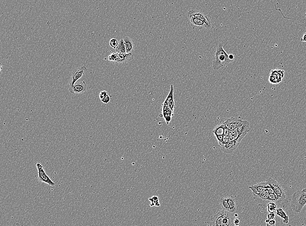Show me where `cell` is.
I'll return each mask as SVG.
<instances>
[{
	"label": "cell",
	"instance_id": "38",
	"mask_svg": "<svg viewBox=\"0 0 306 226\" xmlns=\"http://www.w3.org/2000/svg\"><path fill=\"white\" fill-rule=\"evenodd\" d=\"M229 58L230 59L234 61V55H233V54H229Z\"/></svg>",
	"mask_w": 306,
	"mask_h": 226
},
{
	"label": "cell",
	"instance_id": "25",
	"mask_svg": "<svg viewBox=\"0 0 306 226\" xmlns=\"http://www.w3.org/2000/svg\"><path fill=\"white\" fill-rule=\"evenodd\" d=\"M117 53V56L116 61L117 62L122 63L126 60H130L129 58H128V57L131 55V53Z\"/></svg>",
	"mask_w": 306,
	"mask_h": 226
},
{
	"label": "cell",
	"instance_id": "36",
	"mask_svg": "<svg viewBox=\"0 0 306 226\" xmlns=\"http://www.w3.org/2000/svg\"><path fill=\"white\" fill-rule=\"evenodd\" d=\"M230 131H231V130H229L227 128H226V127H225V130H224V134H223V135H227V136H228V135H229L230 134Z\"/></svg>",
	"mask_w": 306,
	"mask_h": 226
},
{
	"label": "cell",
	"instance_id": "13",
	"mask_svg": "<svg viewBox=\"0 0 306 226\" xmlns=\"http://www.w3.org/2000/svg\"><path fill=\"white\" fill-rule=\"evenodd\" d=\"M163 116L167 124H169L172 119V116H173V111H172L168 106V103L165 101L164 103H163L162 107Z\"/></svg>",
	"mask_w": 306,
	"mask_h": 226
},
{
	"label": "cell",
	"instance_id": "23",
	"mask_svg": "<svg viewBox=\"0 0 306 226\" xmlns=\"http://www.w3.org/2000/svg\"><path fill=\"white\" fill-rule=\"evenodd\" d=\"M220 204L223 210L225 211H229V205L228 202V197H223L220 199Z\"/></svg>",
	"mask_w": 306,
	"mask_h": 226
},
{
	"label": "cell",
	"instance_id": "17",
	"mask_svg": "<svg viewBox=\"0 0 306 226\" xmlns=\"http://www.w3.org/2000/svg\"><path fill=\"white\" fill-rule=\"evenodd\" d=\"M174 88L173 85L172 84L170 92L165 101L168 103V106L170 107L171 110L173 112L174 111V107H175L174 101Z\"/></svg>",
	"mask_w": 306,
	"mask_h": 226
},
{
	"label": "cell",
	"instance_id": "3",
	"mask_svg": "<svg viewBox=\"0 0 306 226\" xmlns=\"http://www.w3.org/2000/svg\"><path fill=\"white\" fill-rule=\"evenodd\" d=\"M250 130V123L248 121H246L241 128L231 130L229 135L230 139L231 140H235L240 143L241 140L247 135Z\"/></svg>",
	"mask_w": 306,
	"mask_h": 226
},
{
	"label": "cell",
	"instance_id": "21",
	"mask_svg": "<svg viewBox=\"0 0 306 226\" xmlns=\"http://www.w3.org/2000/svg\"><path fill=\"white\" fill-rule=\"evenodd\" d=\"M225 127H225V125L223 123L218 124L213 129L212 131L213 133L214 134L215 136H218V135H223Z\"/></svg>",
	"mask_w": 306,
	"mask_h": 226
},
{
	"label": "cell",
	"instance_id": "33",
	"mask_svg": "<svg viewBox=\"0 0 306 226\" xmlns=\"http://www.w3.org/2000/svg\"><path fill=\"white\" fill-rule=\"evenodd\" d=\"M275 213H269L268 215L267 216V218L269 219L270 220H273L275 219Z\"/></svg>",
	"mask_w": 306,
	"mask_h": 226
},
{
	"label": "cell",
	"instance_id": "10",
	"mask_svg": "<svg viewBox=\"0 0 306 226\" xmlns=\"http://www.w3.org/2000/svg\"><path fill=\"white\" fill-rule=\"evenodd\" d=\"M187 13L194 15L197 19L204 22L206 25V29H209L211 27V24L209 18L201 12L196 10H189L187 12Z\"/></svg>",
	"mask_w": 306,
	"mask_h": 226
},
{
	"label": "cell",
	"instance_id": "43",
	"mask_svg": "<svg viewBox=\"0 0 306 226\" xmlns=\"http://www.w3.org/2000/svg\"><path fill=\"white\" fill-rule=\"evenodd\" d=\"M305 16H306V13H305Z\"/></svg>",
	"mask_w": 306,
	"mask_h": 226
},
{
	"label": "cell",
	"instance_id": "5",
	"mask_svg": "<svg viewBox=\"0 0 306 226\" xmlns=\"http://www.w3.org/2000/svg\"><path fill=\"white\" fill-rule=\"evenodd\" d=\"M246 121L240 117H231L224 120L223 123L228 129L232 130L241 128Z\"/></svg>",
	"mask_w": 306,
	"mask_h": 226
},
{
	"label": "cell",
	"instance_id": "16",
	"mask_svg": "<svg viewBox=\"0 0 306 226\" xmlns=\"http://www.w3.org/2000/svg\"><path fill=\"white\" fill-rule=\"evenodd\" d=\"M285 74V71L284 70L280 69L277 68L271 70L270 74L273 75L274 78H276L279 83H280V82H282V80L284 78Z\"/></svg>",
	"mask_w": 306,
	"mask_h": 226
},
{
	"label": "cell",
	"instance_id": "6",
	"mask_svg": "<svg viewBox=\"0 0 306 226\" xmlns=\"http://www.w3.org/2000/svg\"><path fill=\"white\" fill-rule=\"evenodd\" d=\"M87 70V68L85 66L77 68L73 71L71 73V78L68 84V89L69 91L72 88L73 86L75 85L76 82L80 79L85 74V72Z\"/></svg>",
	"mask_w": 306,
	"mask_h": 226
},
{
	"label": "cell",
	"instance_id": "29",
	"mask_svg": "<svg viewBox=\"0 0 306 226\" xmlns=\"http://www.w3.org/2000/svg\"><path fill=\"white\" fill-rule=\"evenodd\" d=\"M108 96H109V93L105 91H100L99 93L100 98L101 101Z\"/></svg>",
	"mask_w": 306,
	"mask_h": 226
},
{
	"label": "cell",
	"instance_id": "32",
	"mask_svg": "<svg viewBox=\"0 0 306 226\" xmlns=\"http://www.w3.org/2000/svg\"><path fill=\"white\" fill-rule=\"evenodd\" d=\"M101 101L103 103H105V104H107V103H109L110 101V98L109 96L106 97L103 100Z\"/></svg>",
	"mask_w": 306,
	"mask_h": 226
},
{
	"label": "cell",
	"instance_id": "26",
	"mask_svg": "<svg viewBox=\"0 0 306 226\" xmlns=\"http://www.w3.org/2000/svg\"><path fill=\"white\" fill-rule=\"evenodd\" d=\"M278 206L277 204L274 202H269L267 205V209L269 213H275L277 210Z\"/></svg>",
	"mask_w": 306,
	"mask_h": 226
},
{
	"label": "cell",
	"instance_id": "1",
	"mask_svg": "<svg viewBox=\"0 0 306 226\" xmlns=\"http://www.w3.org/2000/svg\"><path fill=\"white\" fill-rule=\"evenodd\" d=\"M233 60L230 59L229 54L224 50L222 43L217 45L214 58L213 61L212 67L214 70H218L221 68L226 66Z\"/></svg>",
	"mask_w": 306,
	"mask_h": 226
},
{
	"label": "cell",
	"instance_id": "24",
	"mask_svg": "<svg viewBox=\"0 0 306 226\" xmlns=\"http://www.w3.org/2000/svg\"><path fill=\"white\" fill-rule=\"evenodd\" d=\"M115 50L116 51L117 53H126L125 45V41H124L123 38L120 40V41H119L118 46H117Z\"/></svg>",
	"mask_w": 306,
	"mask_h": 226
},
{
	"label": "cell",
	"instance_id": "27",
	"mask_svg": "<svg viewBox=\"0 0 306 226\" xmlns=\"http://www.w3.org/2000/svg\"><path fill=\"white\" fill-rule=\"evenodd\" d=\"M149 200L151 202V204H150V206L151 207H153V206L159 207L161 206V205L159 203V199L157 196H154L152 198H149Z\"/></svg>",
	"mask_w": 306,
	"mask_h": 226
},
{
	"label": "cell",
	"instance_id": "31",
	"mask_svg": "<svg viewBox=\"0 0 306 226\" xmlns=\"http://www.w3.org/2000/svg\"><path fill=\"white\" fill-rule=\"evenodd\" d=\"M216 138H217V140L218 141V143L219 145H221L223 144V135H218V136H215Z\"/></svg>",
	"mask_w": 306,
	"mask_h": 226
},
{
	"label": "cell",
	"instance_id": "14",
	"mask_svg": "<svg viewBox=\"0 0 306 226\" xmlns=\"http://www.w3.org/2000/svg\"><path fill=\"white\" fill-rule=\"evenodd\" d=\"M187 17L190 21L191 25L194 28L202 29L204 27L206 29V25L204 23L199 19H197L195 16L190 14L187 13Z\"/></svg>",
	"mask_w": 306,
	"mask_h": 226
},
{
	"label": "cell",
	"instance_id": "20",
	"mask_svg": "<svg viewBox=\"0 0 306 226\" xmlns=\"http://www.w3.org/2000/svg\"><path fill=\"white\" fill-rule=\"evenodd\" d=\"M276 215L280 217L281 218L283 219V222L285 224H287L289 222V217L286 213L284 212L283 209L281 208H277L276 210Z\"/></svg>",
	"mask_w": 306,
	"mask_h": 226
},
{
	"label": "cell",
	"instance_id": "2",
	"mask_svg": "<svg viewBox=\"0 0 306 226\" xmlns=\"http://www.w3.org/2000/svg\"><path fill=\"white\" fill-rule=\"evenodd\" d=\"M306 205V193L303 190H298L293 193L290 205L293 211L299 213Z\"/></svg>",
	"mask_w": 306,
	"mask_h": 226
},
{
	"label": "cell",
	"instance_id": "34",
	"mask_svg": "<svg viewBox=\"0 0 306 226\" xmlns=\"http://www.w3.org/2000/svg\"><path fill=\"white\" fill-rule=\"evenodd\" d=\"M233 223H234V226H239L240 219L238 218L237 217L235 218V219L233 220Z\"/></svg>",
	"mask_w": 306,
	"mask_h": 226
},
{
	"label": "cell",
	"instance_id": "18",
	"mask_svg": "<svg viewBox=\"0 0 306 226\" xmlns=\"http://www.w3.org/2000/svg\"><path fill=\"white\" fill-rule=\"evenodd\" d=\"M234 226L233 220L231 213L228 211H225V215L223 220L221 226Z\"/></svg>",
	"mask_w": 306,
	"mask_h": 226
},
{
	"label": "cell",
	"instance_id": "19",
	"mask_svg": "<svg viewBox=\"0 0 306 226\" xmlns=\"http://www.w3.org/2000/svg\"><path fill=\"white\" fill-rule=\"evenodd\" d=\"M124 41H125V45L126 50L127 53H131L132 52L134 51V43L133 41L130 37H124L123 38Z\"/></svg>",
	"mask_w": 306,
	"mask_h": 226
},
{
	"label": "cell",
	"instance_id": "22",
	"mask_svg": "<svg viewBox=\"0 0 306 226\" xmlns=\"http://www.w3.org/2000/svg\"><path fill=\"white\" fill-rule=\"evenodd\" d=\"M228 202L229 205V211L231 213H233L236 210V202L235 197H228Z\"/></svg>",
	"mask_w": 306,
	"mask_h": 226
},
{
	"label": "cell",
	"instance_id": "9",
	"mask_svg": "<svg viewBox=\"0 0 306 226\" xmlns=\"http://www.w3.org/2000/svg\"><path fill=\"white\" fill-rule=\"evenodd\" d=\"M239 144V143L237 141L231 140L220 145V147L221 150L223 153L231 154L237 148Z\"/></svg>",
	"mask_w": 306,
	"mask_h": 226
},
{
	"label": "cell",
	"instance_id": "42",
	"mask_svg": "<svg viewBox=\"0 0 306 226\" xmlns=\"http://www.w3.org/2000/svg\"><path fill=\"white\" fill-rule=\"evenodd\" d=\"M1 71L2 69V65L1 63Z\"/></svg>",
	"mask_w": 306,
	"mask_h": 226
},
{
	"label": "cell",
	"instance_id": "8",
	"mask_svg": "<svg viewBox=\"0 0 306 226\" xmlns=\"http://www.w3.org/2000/svg\"><path fill=\"white\" fill-rule=\"evenodd\" d=\"M269 194L268 191L259 192L257 194L253 193L255 201L263 209L267 208V205L270 202L268 199Z\"/></svg>",
	"mask_w": 306,
	"mask_h": 226
},
{
	"label": "cell",
	"instance_id": "11",
	"mask_svg": "<svg viewBox=\"0 0 306 226\" xmlns=\"http://www.w3.org/2000/svg\"><path fill=\"white\" fill-rule=\"evenodd\" d=\"M87 85L85 81L77 82L69 91L72 94H81L86 91Z\"/></svg>",
	"mask_w": 306,
	"mask_h": 226
},
{
	"label": "cell",
	"instance_id": "12",
	"mask_svg": "<svg viewBox=\"0 0 306 226\" xmlns=\"http://www.w3.org/2000/svg\"><path fill=\"white\" fill-rule=\"evenodd\" d=\"M270 185L267 182H262L258 183L256 185L249 187V188L252 191V193L257 194L259 192H265L268 191V189Z\"/></svg>",
	"mask_w": 306,
	"mask_h": 226
},
{
	"label": "cell",
	"instance_id": "37",
	"mask_svg": "<svg viewBox=\"0 0 306 226\" xmlns=\"http://www.w3.org/2000/svg\"><path fill=\"white\" fill-rule=\"evenodd\" d=\"M301 42H306V32L303 34V37L300 39Z\"/></svg>",
	"mask_w": 306,
	"mask_h": 226
},
{
	"label": "cell",
	"instance_id": "35",
	"mask_svg": "<svg viewBox=\"0 0 306 226\" xmlns=\"http://www.w3.org/2000/svg\"><path fill=\"white\" fill-rule=\"evenodd\" d=\"M276 220L274 219L271 220L268 224H267V226H275L276 225Z\"/></svg>",
	"mask_w": 306,
	"mask_h": 226
},
{
	"label": "cell",
	"instance_id": "4",
	"mask_svg": "<svg viewBox=\"0 0 306 226\" xmlns=\"http://www.w3.org/2000/svg\"><path fill=\"white\" fill-rule=\"evenodd\" d=\"M266 182L273 189L275 194L278 197L280 201L283 203L286 201V195L284 189L277 180L272 178H269Z\"/></svg>",
	"mask_w": 306,
	"mask_h": 226
},
{
	"label": "cell",
	"instance_id": "28",
	"mask_svg": "<svg viewBox=\"0 0 306 226\" xmlns=\"http://www.w3.org/2000/svg\"><path fill=\"white\" fill-rule=\"evenodd\" d=\"M119 41L116 38H112L109 42V44L111 48H113L115 49L117 46H118Z\"/></svg>",
	"mask_w": 306,
	"mask_h": 226
},
{
	"label": "cell",
	"instance_id": "15",
	"mask_svg": "<svg viewBox=\"0 0 306 226\" xmlns=\"http://www.w3.org/2000/svg\"><path fill=\"white\" fill-rule=\"evenodd\" d=\"M225 210H223L219 211L218 213L211 218L212 225L214 226H221L225 214Z\"/></svg>",
	"mask_w": 306,
	"mask_h": 226
},
{
	"label": "cell",
	"instance_id": "30",
	"mask_svg": "<svg viewBox=\"0 0 306 226\" xmlns=\"http://www.w3.org/2000/svg\"><path fill=\"white\" fill-rule=\"evenodd\" d=\"M117 53L116 52V53H111L109 57H108V60L110 61H116L117 59Z\"/></svg>",
	"mask_w": 306,
	"mask_h": 226
},
{
	"label": "cell",
	"instance_id": "40",
	"mask_svg": "<svg viewBox=\"0 0 306 226\" xmlns=\"http://www.w3.org/2000/svg\"><path fill=\"white\" fill-rule=\"evenodd\" d=\"M238 214H235V215H234V218L238 217Z\"/></svg>",
	"mask_w": 306,
	"mask_h": 226
},
{
	"label": "cell",
	"instance_id": "41",
	"mask_svg": "<svg viewBox=\"0 0 306 226\" xmlns=\"http://www.w3.org/2000/svg\"><path fill=\"white\" fill-rule=\"evenodd\" d=\"M302 190H303V191H304V192H306V188H305L303 189Z\"/></svg>",
	"mask_w": 306,
	"mask_h": 226
},
{
	"label": "cell",
	"instance_id": "7",
	"mask_svg": "<svg viewBox=\"0 0 306 226\" xmlns=\"http://www.w3.org/2000/svg\"><path fill=\"white\" fill-rule=\"evenodd\" d=\"M36 165L37 169H38V179L39 181L46 183L50 186H55L56 184L55 182L52 181V180L45 173L43 165H41L40 162L36 163Z\"/></svg>",
	"mask_w": 306,
	"mask_h": 226
},
{
	"label": "cell",
	"instance_id": "39",
	"mask_svg": "<svg viewBox=\"0 0 306 226\" xmlns=\"http://www.w3.org/2000/svg\"><path fill=\"white\" fill-rule=\"evenodd\" d=\"M270 221V220L269 219L267 218L266 219V220H265V222H266V224H268V223Z\"/></svg>",
	"mask_w": 306,
	"mask_h": 226
}]
</instances>
